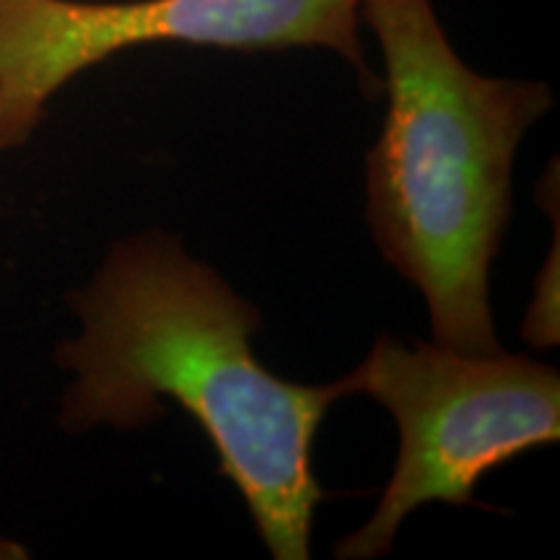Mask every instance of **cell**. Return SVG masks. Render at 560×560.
I'll use <instances>...</instances> for the list:
<instances>
[{"label": "cell", "mask_w": 560, "mask_h": 560, "mask_svg": "<svg viewBox=\"0 0 560 560\" xmlns=\"http://www.w3.org/2000/svg\"><path fill=\"white\" fill-rule=\"evenodd\" d=\"M81 332L62 340L58 366L73 374L60 425L136 431L174 400L206 433L276 560L310 558L312 522L325 499L312 467L332 384L280 380L252 350L262 317L210 265L164 231L115 242L86 285L70 293Z\"/></svg>", "instance_id": "obj_1"}, {"label": "cell", "mask_w": 560, "mask_h": 560, "mask_svg": "<svg viewBox=\"0 0 560 560\" xmlns=\"http://www.w3.org/2000/svg\"><path fill=\"white\" fill-rule=\"evenodd\" d=\"M361 24L380 42L387 96L366 153L371 236L425 299L439 346L495 353L490 268L511 221V172L552 91L472 70L431 0H361Z\"/></svg>", "instance_id": "obj_2"}, {"label": "cell", "mask_w": 560, "mask_h": 560, "mask_svg": "<svg viewBox=\"0 0 560 560\" xmlns=\"http://www.w3.org/2000/svg\"><path fill=\"white\" fill-rule=\"evenodd\" d=\"M400 431V454L374 516L335 545L342 560L382 558L425 503L470 506L482 475L560 439V374L529 355L462 353L384 335L340 380Z\"/></svg>", "instance_id": "obj_3"}, {"label": "cell", "mask_w": 560, "mask_h": 560, "mask_svg": "<svg viewBox=\"0 0 560 560\" xmlns=\"http://www.w3.org/2000/svg\"><path fill=\"white\" fill-rule=\"evenodd\" d=\"M361 26V0H0V151L26 143L75 75L153 42L234 52L317 47L376 96L382 81Z\"/></svg>", "instance_id": "obj_4"}, {"label": "cell", "mask_w": 560, "mask_h": 560, "mask_svg": "<svg viewBox=\"0 0 560 560\" xmlns=\"http://www.w3.org/2000/svg\"><path fill=\"white\" fill-rule=\"evenodd\" d=\"M30 558V550L24 545L9 540V537L0 535V560H24Z\"/></svg>", "instance_id": "obj_5"}]
</instances>
